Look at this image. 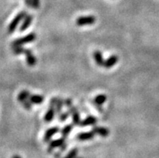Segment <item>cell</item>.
<instances>
[{
    "label": "cell",
    "mask_w": 159,
    "mask_h": 158,
    "mask_svg": "<svg viewBox=\"0 0 159 158\" xmlns=\"http://www.w3.org/2000/svg\"><path fill=\"white\" fill-rule=\"evenodd\" d=\"M64 103L65 105H66V106H68L69 108L72 106V101H71V99H69L68 98V99H66V100H65Z\"/></svg>",
    "instance_id": "cell-25"
},
{
    "label": "cell",
    "mask_w": 159,
    "mask_h": 158,
    "mask_svg": "<svg viewBox=\"0 0 159 158\" xmlns=\"http://www.w3.org/2000/svg\"><path fill=\"white\" fill-rule=\"evenodd\" d=\"M24 54L26 55V61L27 63L29 66H34L36 64V59L34 56H33V54H32V52L29 49H26L25 50V52Z\"/></svg>",
    "instance_id": "cell-7"
},
{
    "label": "cell",
    "mask_w": 159,
    "mask_h": 158,
    "mask_svg": "<svg viewBox=\"0 0 159 158\" xmlns=\"http://www.w3.org/2000/svg\"><path fill=\"white\" fill-rule=\"evenodd\" d=\"M97 123V119L95 116L90 115L88 117L83 120V121H81L79 124V126L85 127V126H91V125H95Z\"/></svg>",
    "instance_id": "cell-8"
},
{
    "label": "cell",
    "mask_w": 159,
    "mask_h": 158,
    "mask_svg": "<svg viewBox=\"0 0 159 158\" xmlns=\"http://www.w3.org/2000/svg\"><path fill=\"white\" fill-rule=\"evenodd\" d=\"M65 142H66V138L64 137H61L60 139H57V140H52L49 143V146H48V152H51V151L55 148H57V147H61L62 145H64Z\"/></svg>",
    "instance_id": "cell-5"
},
{
    "label": "cell",
    "mask_w": 159,
    "mask_h": 158,
    "mask_svg": "<svg viewBox=\"0 0 159 158\" xmlns=\"http://www.w3.org/2000/svg\"></svg>",
    "instance_id": "cell-28"
},
{
    "label": "cell",
    "mask_w": 159,
    "mask_h": 158,
    "mask_svg": "<svg viewBox=\"0 0 159 158\" xmlns=\"http://www.w3.org/2000/svg\"><path fill=\"white\" fill-rule=\"evenodd\" d=\"M59 128L57 127H55V128H49L48 130L45 132V134H44V142H48L50 139L52 138V136L53 135L57 134V132H59Z\"/></svg>",
    "instance_id": "cell-6"
},
{
    "label": "cell",
    "mask_w": 159,
    "mask_h": 158,
    "mask_svg": "<svg viewBox=\"0 0 159 158\" xmlns=\"http://www.w3.org/2000/svg\"><path fill=\"white\" fill-rule=\"evenodd\" d=\"M28 100L30 101V102L32 104H41L43 102H44V97L41 96V95H36V94H32L29 98H28Z\"/></svg>",
    "instance_id": "cell-11"
},
{
    "label": "cell",
    "mask_w": 159,
    "mask_h": 158,
    "mask_svg": "<svg viewBox=\"0 0 159 158\" xmlns=\"http://www.w3.org/2000/svg\"><path fill=\"white\" fill-rule=\"evenodd\" d=\"M69 113L72 115L73 117V123L75 124V125H79L80 124V115H79V111L77 110L76 108L74 107V106H71V107L69 108Z\"/></svg>",
    "instance_id": "cell-4"
},
{
    "label": "cell",
    "mask_w": 159,
    "mask_h": 158,
    "mask_svg": "<svg viewBox=\"0 0 159 158\" xmlns=\"http://www.w3.org/2000/svg\"><path fill=\"white\" fill-rule=\"evenodd\" d=\"M26 48H23L21 46H17V47H13V52L14 54L16 55H20V54H24Z\"/></svg>",
    "instance_id": "cell-20"
},
{
    "label": "cell",
    "mask_w": 159,
    "mask_h": 158,
    "mask_svg": "<svg viewBox=\"0 0 159 158\" xmlns=\"http://www.w3.org/2000/svg\"><path fill=\"white\" fill-rule=\"evenodd\" d=\"M24 1L28 7H31L32 5V0H24Z\"/></svg>",
    "instance_id": "cell-26"
},
{
    "label": "cell",
    "mask_w": 159,
    "mask_h": 158,
    "mask_svg": "<svg viewBox=\"0 0 159 158\" xmlns=\"http://www.w3.org/2000/svg\"><path fill=\"white\" fill-rule=\"evenodd\" d=\"M94 59H95L96 64L99 66H103L104 64V60H103V55H102V52H99V51H95L94 52Z\"/></svg>",
    "instance_id": "cell-15"
},
{
    "label": "cell",
    "mask_w": 159,
    "mask_h": 158,
    "mask_svg": "<svg viewBox=\"0 0 159 158\" xmlns=\"http://www.w3.org/2000/svg\"><path fill=\"white\" fill-rule=\"evenodd\" d=\"M12 158H21L20 156H18V155H14V156H12Z\"/></svg>",
    "instance_id": "cell-27"
},
{
    "label": "cell",
    "mask_w": 159,
    "mask_h": 158,
    "mask_svg": "<svg viewBox=\"0 0 159 158\" xmlns=\"http://www.w3.org/2000/svg\"><path fill=\"white\" fill-rule=\"evenodd\" d=\"M95 22V18L92 16H81L77 19L76 24L78 26H83V25H91Z\"/></svg>",
    "instance_id": "cell-3"
},
{
    "label": "cell",
    "mask_w": 159,
    "mask_h": 158,
    "mask_svg": "<svg viewBox=\"0 0 159 158\" xmlns=\"http://www.w3.org/2000/svg\"><path fill=\"white\" fill-rule=\"evenodd\" d=\"M29 96H30V93L28 92V90H22V91L19 94L18 98H18V100L20 101V102H24V101L28 99Z\"/></svg>",
    "instance_id": "cell-17"
},
{
    "label": "cell",
    "mask_w": 159,
    "mask_h": 158,
    "mask_svg": "<svg viewBox=\"0 0 159 158\" xmlns=\"http://www.w3.org/2000/svg\"><path fill=\"white\" fill-rule=\"evenodd\" d=\"M69 115H70V113H69V112H65L63 114H61L60 115H59V120L61 121V122L66 121V120L68 119Z\"/></svg>",
    "instance_id": "cell-21"
},
{
    "label": "cell",
    "mask_w": 159,
    "mask_h": 158,
    "mask_svg": "<svg viewBox=\"0 0 159 158\" xmlns=\"http://www.w3.org/2000/svg\"><path fill=\"white\" fill-rule=\"evenodd\" d=\"M21 103H22L23 106L26 108V109H28V110H30L31 108H32V103H31L30 101L28 100V99L24 101V102H22Z\"/></svg>",
    "instance_id": "cell-23"
},
{
    "label": "cell",
    "mask_w": 159,
    "mask_h": 158,
    "mask_svg": "<svg viewBox=\"0 0 159 158\" xmlns=\"http://www.w3.org/2000/svg\"><path fill=\"white\" fill-rule=\"evenodd\" d=\"M26 14V11H21L19 14H17V16L14 18V20H12L11 24H9V27H8V33H12V32L16 30L17 26H18V24L21 22V20H24Z\"/></svg>",
    "instance_id": "cell-2"
},
{
    "label": "cell",
    "mask_w": 159,
    "mask_h": 158,
    "mask_svg": "<svg viewBox=\"0 0 159 158\" xmlns=\"http://www.w3.org/2000/svg\"><path fill=\"white\" fill-rule=\"evenodd\" d=\"M72 129H73V125H71V124L65 127L61 131V135H62V137L66 138L67 136H68V135L70 133L71 131H72Z\"/></svg>",
    "instance_id": "cell-18"
},
{
    "label": "cell",
    "mask_w": 159,
    "mask_h": 158,
    "mask_svg": "<svg viewBox=\"0 0 159 158\" xmlns=\"http://www.w3.org/2000/svg\"><path fill=\"white\" fill-rule=\"evenodd\" d=\"M94 136H95V132L92 131V132H83V133H80V134L78 135L77 139L79 140H88L94 138Z\"/></svg>",
    "instance_id": "cell-13"
},
{
    "label": "cell",
    "mask_w": 159,
    "mask_h": 158,
    "mask_svg": "<svg viewBox=\"0 0 159 158\" xmlns=\"http://www.w3.org/2000/svg\"><path fill=\"white\" fill-rule=\"evenodd\" d=\"M117 62H118V56H116V55H112V56H111L109 58H107V60L104 61L103 66H104L105 68L110 69L115 65Z\"/></svg>",
    "instance_id": "cell-9"
},
{
    "label": "cell",
    "mask_w": 159,
    "mask_h": 158,
    "mask_svg": "<svg viewBox=\"0 0 159 158\" xmlns=\"http://www.w3.org/2000/svg\"><path fill=\"white\" fill-rule=\"evenodd\" d=\"M39 6H40V0H32V7L37 9L39 8Z\"/></svg>",
    "instance_id": "cell-24"
},
{
    "label": "cell",
    "mask_w": 159,
    "mask_h": 158,
    "mask_svg": "<svg viewBox=\"0 0 159 158\" xmlns=\"http://www.w3.org/2000/svg\"><path fill=\"white\" fill-rule=\"evenodd\" d=\"M93 132H95V134H98L99 136H103V137H107L110 134V132H109L108 129L102 128V127H95L93 128Z\"/></svg>",
    "instance_id": "cell-12"
},
{
    "label": "cell",
    "mask_w": 159,
    "mask_h": 158,
    "mask_svg": "<svg viewBox=\"0 0 159 158\" xmlns=\"http://www.w3.org/2000/svg\"><path fill=\"white\" fill-rule=\"evenodd\" d=\"M77 154H78V149H77V148H75V149H73L71 152H70V153L66 156V158H75Z\"/></svg>",
    "instance_id": "cell-22"
},
{
    "label": "cell",
    "mask_w": 159,
    "mask_h": 158,
    "mask_svg": "<svg viewBox=\"0 0 159 158\" xmlns=\"http://www.w3.org/2000/svg\"><path fill=\"white\" fill-rule=\"evenodd\" d=\"M107 100V96L105 94H99L94 99V102L98 106H102Z\"/></svg>",
    "instance_id": "cell-16"
},
{
    "label": "cell",
    "mask_w": 159,
    "mask_h": 158,
    "mask_svg": "<svg viewBox=\"0 0 159 158\" xmlns=\"http://www.w3.org/2000/svg\"><path fill=\"white\" fill-rule=\"evenodd\" d=\"M55 115V108L54 106H49V108H48V111L46 112V114L44 115V120L46 122H50L52 121L53 117H54Z\"/></svg>",
    "instance_id": "cell-14"
},
{
    "label": "cell",
    "mask_w": 159,
    "mask_h": 158,
    "mask_svg": "<svg viewBox=\"0 0 159 158\" xmlns=\"http://www.w3.org/2000/svg\"><path fill=\"white\" fill-rule=\"evenodd\" d=\"M36 40V34L34 32H32L30 34L27 35L26 36L22 37V38L16 39V40H14L13 42L11 43L12 47H17V46H21L23 44H28V43L32 42Z\"/></svg>",
    "instance_id": "cell-1"
},
{
    "label": "cell",
    "mask_w": 159,
    "mask_h": 158,
    "mask_svg": "<svg viewBox=\"0 0 159 158\" xmlns=\"http://www.w3.org/2000/svg\"><path fill=\"white\" fill-rule=\"evenodd\" d=\"M32 22V16L30 15H28V16H25V17L24 18V21H23V24L20 27V30L21 32H24V31L27 30L28 28V27L30 26Z\"/></svg>",
    "instance_id": "cell-10"
},
{
    "label": "cell",
    "mask_w": 159,
    "mask_h": 158,
    "mask_svg": "<svg viewBox=\"0 0 159 158\" xmlns=\"http://www.w3.org/2000/svg\"><path fill=\"white\" fill-rule=\"evenodd\" d=\"M63 103H64V101L61 100V98H57V102H56V111L57 114H60L61 110V107L63 106Z\"/></svg>",
    "instance_id": "cell-19"
}]
</instances>
